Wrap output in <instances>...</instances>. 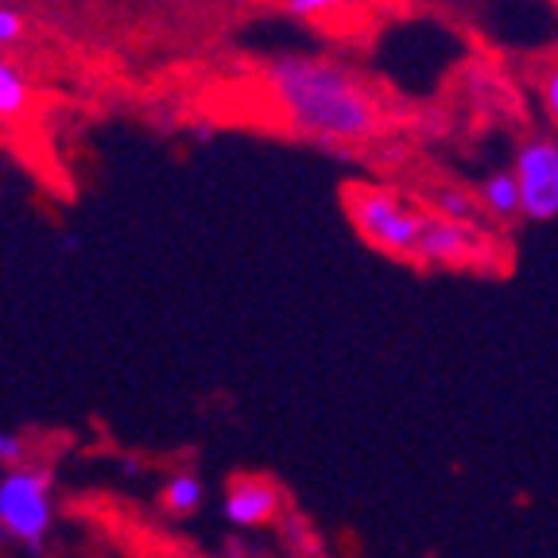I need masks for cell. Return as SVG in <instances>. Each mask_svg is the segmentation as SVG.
<instances>
[{"instance_id": "cell-13", "label": "cell", "mask_w": 558, "mask_h": 558, "mask_svg": "<svg viewBox=\"0 0 558 558\" xmlns=\"http://www.w3.org/2000/svg\"><path fill=\"white\" fill-rule=\"evenodd\" d=\"M338 4L341 0H288V12L291 16H318V12H330Z\"/></svg>"}, {"instance_id": "cell-10", "label": "cell", "mask_w": 558, "mask_h": 558, "mask_svg": "<svg viewBox=\"0 0 558 558\" xmlns=\"http://www.w3.org/2000/svg\"><path fill=\"white\" fill-rule=\"evenodd\" d=\"M27 105V82L16 66L0 62V117H20Z\"/></svg>"}, {"instance_id": "cell-6", "label": "cell", "mask_w": 558, "mask_h": 558, "mask_svg": "<svg viewBox=\"0 0 558 558\" xmlns=\"http://www.w3.org/2000/svg\"><path fill=\"white\" fill-rule=\"evenodd\" d=\"M221 512H226V520L233 523V527H241V532H253V527H264V523L276 520L279 493H276V485H268V481L244 477L226 493V500H221Z\"/></svg>"}, {"instance_id": "cell-15", "label": "cell", "mask_w": 558, "mask_h": 558, "mask_svg": "<svg viewBox=\"0 0 558 558\" xmlns=\"http://www.w3.org/2000/svg\"><path fill=\"white\" fill-rule=\"evenodd\" d=\"M226 558H248V550H229Z\"/></svg>"}, {"instance_id": "cell-7", "label": "cell", "mask_w": 558, "mask_h": 558, "mask_svg": "<svg viewBox=\"0 0 558 558\" xmlns=\"http://www.w3.org/2000/svg\"><path fill=\"white\" fill-rule=\"evenodd\" d=\"M481 209H485L493 221H515L523 214L520 183H515L512 171H493L481 183Z\"/></svg>"}, {"instance_id": "cell-12", "label": "cell", "mask_w": 558, "mask_h": 558, "mask_svg": "<svg viewBox=\"0 0 558 558\" xmlns=\"http://www.w3.org/2000/svg\"><path fill=\"white\" fill-rule=\"evenodd\" d=\"M543 109H547L550 124L558 129V66H550L547 78H543Z\"/></svg>"}, {"instance_id": "cell-11", "label": "cell", "mask_w": 558, "mask_h": 558, "mask_svg": "<svg viewBox=\"0 0 558 558\" xmlns=\"http://www.w3.org/2000/svg\"><path fill=\"white\" fill-rule=\"evenodd\" d=\"M20 462H24V438L12 435V430H0V465L16 470Z\"/></svg>"}, {"instance_id": "cell-9", "label": "cell", "mask_w": 558, "mask_h": 558, "mask_svg": "<svg viewBox=\"0 0 558 558\" xmlns=\"http://www.w3.org/2000/svg\"><path fill=\"white\" fill-rule=\"evenodd\" d=\"M435 214L446 221H458V226H477V214H481V202L473 194L458 191V186H442L435 194Z\"/></svg>"}, {"instance_id": "cell-14", "label": "cell", "mask_w": 558, "mask_h": 558, "mask_svg": "<svg viewBox=\"0 0 558 558\" xmlns=\"http://www.w3.org/2000/svg\"><path fill=\"white\" fill-rule=\"evenodd\" d=\"M20 32H24V20H20L16 12L0 9V44H16Z\"/></svg>"}, {"instance_id": "cell-3", "label": "cell", "mask_w": 558, "mask_h": 558, "mask_svg": "<svg viewBox=\"0 0 558 558\" xmlns=\"http://www.w3.org/2000/svg\"><path fill=\"white\" fill-rule=\"evenodd\" d=\"M349 214H353V226L361 229V236L373 248L415 260L418 233H423L427 214H418L411 202L396 198L388 191H353L349 194Z\"/></svg>"}, {"instance_id": "cell-1", "label": "cell", "mask_w": 558, "mask_h": 558, "mask_svg": "<svg viewBox=\"0 0 558 558\" xmlns=\"http://www.w3.org/2000/svg\"><path fill=\"white\" fill-rule=\"evenodd\" d=\"M268 86L291 124L323 144L365 140L376 129L373 101L338 62L288 54L268 66Z\"/></svg>"}, {"instance_id": "cell-5", "label": "cell", "mask_w": 558, "mask_h": 558, "mask_svg": "<svg viewBox=\"0 0 558 558\" xmlns=\"http://www.w3.org/2000/svg\"><path fill=\"white\" fill-rule=\"evenodd\" d=\"M481 256H485V236L477 233V226H458V221L427 214L415 248L418 264H473Z\"/></svg>"}, {"instance_id": "cell-4", "label": "cell", "mask_w": 558, "mask_h": 558, "mask_svg": "<svg viewBox=\"0 0 558 558\" xmlns=\"http://www.w3.org/2000/svg\"><path fill=\"white\" fill-rule=\"evenodd\" d=\"M515 183H520L523 218L555 221L558 218V140H527L515 151Z\"/></svg>"}, {"instance_id": "cell-16", "label": "cell", "mask_w": 558, "mask_h": 558, "mask_svg": "<svg viewBox=\"0 0 558 558\" xmlns=\"http://www.w3.org/2000/svg\"><path fill=\"white\" fill-rule=\"evenodd\" d=\"M0 543H12V539H9V532H4V523H0Z\"/></svg>"}, {"instance_id": "cell-8", "label": "cell", "mask_w": 558, "mask_h": 558, "mask_svg": "<svg viewBox=\"0 0 558 558\" xmlns=\"http://www.w3.org/2000/svg\"><path fill=\"white\" fill-rule=\"evenodd\" d=\"M206 500V485H202L198 473H174L163 485V508L171 515H194Z\"/></svg>"}, {"instance_id": "cell-2", "label": "cell", "mask_w": 558, "mask_h": 558, "mask_svg": "<svg viewBox=\"0 0 558 558\" xmlns=\"http://www.w3.org/2000/svg\"><path fill=\"white\" fill-rule=\"evenodd\" d=\"M0 523L12 543H24L32 550L44 547L54 527L51 473L27 470V465L0 473Z\"/></svg>"}]
</instances>
